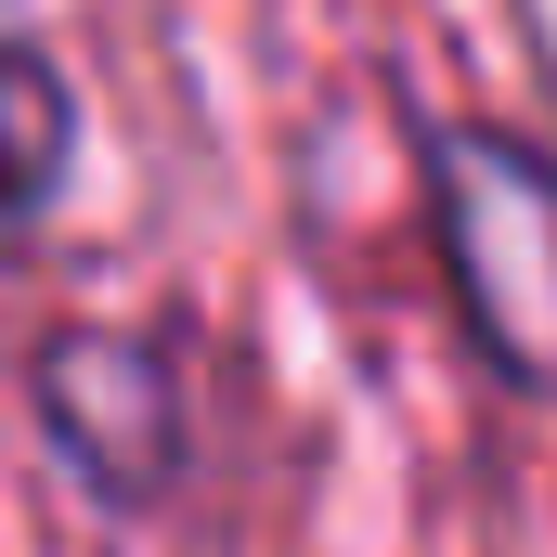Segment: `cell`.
I'll return each instance as SVG.
<instances>
[{
	"label": "cell",
	"mask_w": 557,
	"mask_h": 557,
	"mask_svg": "<svg viewBox=\"0 0 557 557\" xmlns=\"http://www.w3.org/2000/svg\"><path fill=\"white\" fill-rule=\"evenodd\" d=\"M428 208H441V273L506 389L557 403V156L493 117L428 131Z\"/></svg>",
	"instance_id": "1"
},
{
	"label": "cell",
	"mask_w": 557,
	"mask_h": 557,
	"mask_svg": "<svg viewBox=\"0 0 557 557\" xmlns=\"http://www.w3.org/2000/svg\"><path fill=\"white\" fill-rule=\"evenodd\" d=\"M26 403H39V441L65 454V480L104 493V506H156L182 480V454H195L182 363L143 324H52L39 363H26Z\"/></svg>",
	"instance_id": "2"
},
{
	"label": "cell",
	"mask_w": 557,
	"mask_h": 557,
	"mask_svg": "<svg viewBox=\"0 0 557 557\" xmlns=\"http://www.w3.org/2000/svg\"><path fill=\"white\" fill-rule=\"evenodd\" d=\"M65 182V65L52 52H13V208L39 221Z\"/></svg>",
	"instance_id": "3"
}]
</instances>
